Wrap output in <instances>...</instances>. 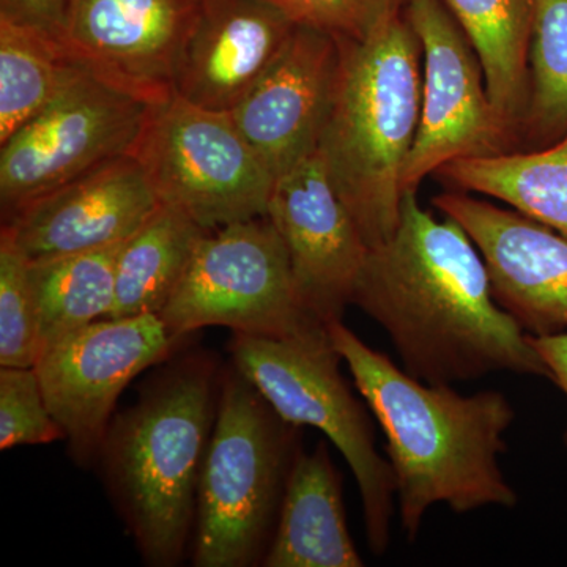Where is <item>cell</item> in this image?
Returning <instances> with one entry per match:
<instances>
[{"label":"cell","instance_id":"obj_19","mask_svg":"<svg viewBox=\"0 0 567 567\" xmlns=\"http://www.w3.org/2000/svg\"><path fill=\"white\" fill-rule=\"evenodd\" d=\"M442 2L480 59L488 99L516 152L529 96V51L536 0Z\"/></svg>","mask_w":567,"mask_h":567},{"label":"cell","instance_id":"obj_12","mask_svg":"<svg viewBox=\"0 0 567 567\" xmlns=\"http://www.w3.org/2000/svg\"><path fill=\"white\" fill-rule=\"evenodd\" d=\"M200 9L203 0H70L59 43L93 76L155 106L175 95Z\"/></svg>","mask_w":567,"mask_h":567},{"label":"cell","instance_id":"obj_20","mask_svg":"<svg viewBox=\"0 0 567 567\" xmlns=\"http://www.w3.org/2000/svg\"><path fill=\"white\" fill-rule=\"evenodd\" d=\"M434 175L458 192L491 197L567 238V133L535 151L456 159Z\"/></svg>","mask_w":567,"mask_h":567},{"label":"cell","instance_id":"obj_18","mask_svg":"<svg viewBox=\"0 0 567 567\" xmlns=\"http://www.w3.org/2000/svg\"><path fill=\"white\" fill-rule=\"evenodd\" d=\"M347 525L342 481L327 443L301 450L287 481L265 567H361Z\"/></svg>","mask_w":567,"mask_h":567},{"label":"cell","instance_id":"obj_1","mask_svg":"<svg viewBox=\"0 0 567 567\" xmlns=\"http://www.w3.org/2000/svg\"><path fill=\"white\" fill-rule=\"evenodd\" d=\"M352 305L385 330L402 368L454 385L498 372L546 377L529 334L496 303L486 264L450 216L405 192L398 229L369 248Z\"/></svg>","mask_w":567,"mask_h":567},{"label":"cell","instance_id":"obj_13","mask_svg":"<svg viewBox=\"0 0 567 567\" xmlns=\"http://www.w3.org/2000/svg\"><path fill=\"white\" fill-rule=\"evenodd\" d=\"M432 205L461 224L486 264L496 303L529 336L567 331V238L514 208L447 189Z\"/></svg>","mask_w":567,"mask_h":567},{"label":"cell","instance_id":"obj_5","mask_svg":"<svg viewBox=\"0 0 567 567\" xmlns=\"http://www.w3.org/2000/svg\"><path fill=\"white\" fill-rule=\"evenodd\" d=\"M300 434L234 364L224 372L197 492L194 566L262 565Z\"/></svg>","mask_w":567,"mask_h":567},{"label":"cell","instance_id":"obj_17","mask_svg":"<svg viewBox=\"0 0 567 567\" xmlns=\"http://www.w3.org/2000/svg\"><path fill=\"white\" fill-rule=\"evenodd\" d=\"M297 25L265 0H203L175 95L230 114L281 55Z\"/></svg>","mask_w":567,"mask_h":567},{"label":"cell","instance_id":"obj_15","mask_svg":"<svg viewBox=\"0 0 567 567\" xmlns=\"http://www.w3.org/2000/svg\"><path fill=\"white\" fill-rule=\"evenodd\" d=\"M159 205L130 153L22 205L2 219V230L25 259H48L123 244Z\"/></svg>","mask_w":567,"mask_h":567},{"label":"cell","instance_id":"obj_29","mask_svg":"<svg viewBox=\"0 0 567 567\" xmlns=\"http://www.w3.org/2000/svg\"><path fill=\"white\" fill-rule=\"evenodd\" d=\"M529 341L546 364L548 380H551L567 398V331L551 336H529ZM565 445L567 447V429Z\"/></svg>","mask_w":567,"mask_h":567},{"label":"cell","instance_id":"obj_9","mask_svg":"<svg viewBox=\"0 0 567 567\" xmlns=\"http://www.w3.org/2000/svg\"><path fill=\"white\" fill-rule=\"evenodd\" d=\"M152 104L78 65L58 95L0 144L2 219L89 171L130 155Z\"/></svg>","mask_w":567,"mask_h":567},{"label":"cell","instance_id":"obj_7","mask_svg":"<svg viewBox=\"0 0 567 567\" xmlns=\"http://www.w3.org/2000/svg\"><path fill=\"white\" fill-rule=\"evenodd\" d=\"M158 316L178 342L205 327L274 339L328 330L301 301L289 252L268 216L208 230Z\"/></svg>","mask_w":567,"mask_h":567},{"label":"cell","instance_id":"obj_14","mask_svg":"<svg viewBox=\"0 0 567 567\" xmlns=\"http://www.w3.org/2000/svg\"><path fill=\"white\" fill-rule=\"evenodd\" d=\"M267 216L289 252L306 309L324 327L342 322L369 246L319 151L276 178Z\"/></svg>","mask_w":567,"mask_h":567},{"label":"cell","instance_id":"obj_8","mask_svg":"<svg viewBox=\"0 0 567 567\" xmlns=\"http://www.w3.org/2000/svg\"><path fill=\"white\" fill-rule=\"evenodd\" d=\"M132 155L159 203L205 230L267 216L275 174L227 112L174 95L152 106Z\"/></svg>","mask_w":567,"mask_h":567},{"label":"cell","instance_id":"obj_6","mask_svg":"<svg viewBox=\"0 0 567 567\" xmlns=\"http://www.w3.org/2000/svg\"><path fill=\"white\" fill-rule=\"evenodd\" d=\"M233 364L287 423L315 427L330 439L360 491L369 548L390 547L394 516L393 468L377 446L374 425L344 375L330 333L274 339L234 333Z\"/></svg>","mask_w":567,"mask_h":567},{"label":"cell","instance_id":"obj_16","mask_svg":"<svg viewBox=\"0 0 567 567\" xmlns=\"http://www.w3.org/2000/svg\"><path fill=\"white\" fill-rule=\"evenodd\" d=\"M338 70V41L297 25L281 55L230 112L276 178L319 148Z\"/></svg>","mask_w":567,"mask_h":567},{"label":"cell","instance_id":"obj_3","mask_svg":"<svg viewBox=\"0 0 567 567\" xmlns=\"http://www.w3.org/2000/svg\"><path fill=\"white\" fill-rule=\"evenodd\" d=\"M219 383L210 360L182 358L112 417L104 436L99 457L107 487L147 565H177L196 527Z\"/></svg>","mask_w":567,"mask_h":567},{"label":"cell","instance_id":"obj_22","mask_svg":"<svg viewBox=\"0 0 567 567\" xmlns=\"http://www.w3.org/2000/svg\"><path fill=\"white\" fill-rule=\"evenodd\" d=\"M123 244L29 260V284L39 317L41 352L74 331L110 317Z\"/></svg>","mask_w":567,"mask_h":567},{"label":"cell","instance_id":"obj_23","mask_svg":"<svg viewBox=\"0 0 567 567\" xmlns=\"http://www.w3.org/2000/svg\"><path fill=\"white\" fill-rule=\"evenodd\" d=\"M74 69L58 40L0 18V144L58 95Z\"/></svg>","mask_w":567,"mask_h":567},{"label":"cell","instance_id":"obj_21","mask_svg":"<svg viewBox=\"0 0 567 567\" xmlns=\"http://www.w3.org/2000/svg\"><path fill=\"white\" fill-rule=\"evenodd\" d=\"M208 230L173 205L162 204L123 244L107 319L163 311Z\"/></svg>","mask_w":567,"mask_h":567},{"label":"cell","instance_id":"obj_4","mask_svg":"<svg viewBox=\"0 0 567 567\" xmlns=\"http://www.w3.org/2000/svg\"><path fill=\"white\" fill-rule=\"evenodd\" d=\"M339 70L320 155L369 248L401 219L402 175L421 114L423 48L395 10L363 40H336Z\"/></svg>","mask_w":567,"mask_h":567},{"label":"cell","instance_id":"obj_26","mask_svg":"<svg viewBox=\"0 0 567 567\" xmlns=\"http://www.w3.org/2000/svg\"><path fill=\"white\" fill-rule=\"evenodd\" d=\"M65 439L51 415L35 368L0 369V447L48 445Z\"/></svg>","mask_w":567,"mask_h":567},{"label":"cell","instance_id":"obj_28","mask_svg":"<svg viewBox=\"0 0 567 567\" xmlns=\"http://www.w3.org/2000/svg\"><path fill=\"white\" fill-rule=\"evenodd\" d=\"M70 0H0V18L61 40Z\"/></svg>","mask_w":567,"mask_h":567},{"label":"cell","instance_id":"obj_25","mask_svg":"<svg viewBox=\"0 0 567 567\" xmlns=\"http://www.w3.org/2000/svg\"><path fill=\"white\" fill-rule=\"evenodd\" d=\"M29 260L0 233V364L35 368L41 354L39 317L29 284Z\"/></svg>","mask_w":567,"mask_h":567},{"label":"cell","instance_id":"obj_11","mask_svg":"<svg viewBox=\"0 0 567 567\" xmlns=\"http://www.w3.org/2000/svg\"><path fill=\"white\" fill-rule=\"evenodd\" d=\"M178 344L156 315L96 320L44 349L35 364L74 461L100 456L117 399Z\"/></svg>","mask_w":567,"mask_h":567},{"label":"cell","instance_id":"obj_27","mask_svg":"<svg viewBox=\"0 0 567 567\" xmlns=\"http://www.w3.org/2000/svg\"><path fill=\"white\" fill-rule=\"evenodd\" d=\"M298 28L336 40H363L405 0H265Z\"/></svg>","mask_w":567,"mask_h":567},{"label":"cell","instance_id":"obj_2","mask_svg":"<svg viewBox=\"0 0 567 567\" xmlns=\"http://www.w3.org/2000/svg\"><path fill=\"white\" fill-rule=\"evenodd\" d=\"M328 333L386 436L399 516L410 543L434 505L456 514L517 505V492L499 466L506 432L516 421L505 394H461L451 385L425 383L344 323L328 324Z\"/></svg>","mask_w":567,"mask_h":567},{"label":"cell","instance_id":"obj_10","mask_svg":"<svg viewBox=\"0 0 567 567\" xmlns=\"http://www.w3.org/2000/svg\"><path fill=\"white\" fill-rule=\"evenodd\" d=\"M423 48L420 126L402 175L416 192L425 177L456 159L514 152L488 99L475 50L442 0H405Z\"/></svg>","mask_w":567,"mask_h":567},{"label":"cell","instance_id":"obj_24","mask_svg":"<svg viewBox=\"0 0 567 567\" xmlns=\"http://www.w3.org/2000/svg\"><path fill=\"white\" fill-rule=\"evenodd\" d=\"M567 133V0H536L529 96L517 151H535Z\"/></svg>","mask_w":567,"mask_h":567}]
</instances>
